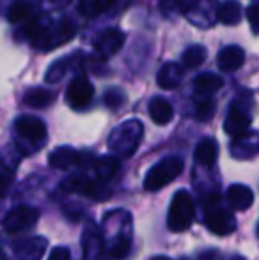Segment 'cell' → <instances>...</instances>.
<instances>
[{
	"mask_svg": "<svg viewBox=\"0 0 259 260\" xmlns=\"http://www.w3.org/2000/svg\"><path fill=\"white\" fill-rule=\"evenodd\" d=\"M195 218V207L194 200H192L190 193L180 189L176 195L172 197V202L169 207V214H167V226L172 232H185L190 229Z\"/></svg>",
	"mask_w": 259,
	"mask_h": 260,
	"instance_id": "3957f363",
	"label": "cell"
},
{
	"mask_svg": "<svg viewBox=\"0 0 259 260\" xmlns=\"http://www.w3.org/2000/svg\"><path fill=\"white\" fill-rule=\"evenodd\" d=\"M14 131L18 135V147L23 154H32L46 142V126L34 115H21L14 120Z\"/></svg>",
	"mask_w": 259,
	"mask_h": 260,
	"instance_id": "7a4b0ae2",
	"label": "cell"
},
{
	"mask_svg": "<svg viewBox=\"0 0 259 260\" xmlns=\"http://www.w3.org/2000/svg\"><path fill=\"white\" fill-rule=\"evenodd\" d=\"M131 250V241H130V234H118L114 236L110 241H108L107 246V253L110 255L112 258H126Z\"/></svg>",
	"mask_w": 259,
	"mask_h": 260,
	"instance_id": "d4e9b609",
	"label": "cell"
},
{
	"mask_svg": "<svg viewBox=\"0 0 259 260\" xmlns=\"http://www.w3.org/2000/svg\"><path fill=\"white\" fill-rule=\"evenodd\" d=\"M181 78H183V68L178 66L176 62H167V64L162 66V69L156 75V83H158L162 89H176L181 83Z\"/></svg>",
	"mask_w": 259,
	"mask_h": 260,
	"instance_id": "d6986e66",
	"label": "cell"
},
{
	"mask_svg": "<svg viewBox=\"0 0 259 260\" xmlns=\"http://www.w3.org/2000/svg\"><path fill=\"white\" fill-rule=\"evenodd\" d=\"M13 179H14V172L11 170L6 163H2V161H0V197L7 191V188L11 186Z\"/></svg>",
	"mask_w": 259,
	"mask_h": 260,
	"instance_id": "d6a6232c",
	"label": "cell"
},
{
	"mask_svg": "<svg viewBox=\"0 0 259 260\" xmlns=\"http://www.w3.org/2000/svg\"><path fill=\"white\" fill-rule=\"evenodd\" d=\"M224 87V80L215 73H204L194 80V92L199 98H210Z\"/></svg>",
	"mask_w": 259,
	"mask_h": 260,
	"instance_id": "ffe728a7",
	"label": "cell"
},
{
	"mask_svg": "<svg viewBox=\"0 0 259 260\" xmlns=\"http://www.w3.org/2000/svg\"><path fill=\"white\" fill-rule=\"evenodd\" d=\"M76 32V27L73 25L71 20H61L57 25H50L45 30V34L32 45L39 50H53L64 43L71 41Z\"/></svg>",
	"mask_w": 259,
	"mask_h": 260,
	"instance_id": "52a82bcc",
	"label": "cell"
},
{
	"mask_svg": "<svg viewBox=\"0 0 259 260\" xmlns=\"http://www.w3.org/2000/svg\"><path fill=\"white\" fill-rule=\"evenodd\" d=\"M243 62H245V52H243L240 46H235V45L222 48L217 57L218 68L225 73H233V71H236V69H240L243 66Z\"/></svg>",
	"mask_w": 259,
	"mask_h": 260,
	"instance_id": "2e32d148",
	"label": "cell"
},
{
	"mask_svg": "<svg viewBox=\"0 0 259 260\" xmlns=\"http://www.w3.org/2000/svg\"><path fill=\"white\" fill-rule=\"evenodd\" d=\"M38 219H39V212L34 207L20 206L7 212L2 225L7 234H21L31 230L38 223Z\"/></svg>",
	"mask_w": 259,
	"mask_h": 260,
	"instance_id": "ba28073f",
	"label": "cell"
},
{
	"mask_svg": "<svg viewBox=\"0 0 259 260\" xmlns=\"http://www.w3.org/2000/svg\"><path fill=\"white\" fill-rule=\"evenodd\" d=\"M259 152V133L256 131H247L245 135L238 138H233L231 154L236 159H249Z\"/></svg>",
	"mask_w": 259,
	"mask_h": 260,
	"instance_id": "9a60e30c",
	"label": "cell"
},
{
	"mask_svg": "<svg viewBox=\"0 0 259 260\" xmlns=\"http://www.w3.org/2000/svg\"><path fill=\"white\" fill-rule=\"evenodd\" d=\"M247 20H249L254 34H259V4H254L247 9Z\"/></svg>",
	"mask_w": 259,
	"mask_h": 260,
	"instance_id": "836d02e7",
	"label": "cell"
},
{
	"mask_svg": "<svg viewBox=\"0 0 259 260\" xmlns=\"http://www.w3.org/2000/svg\"><path fill=\"white\" fill-rule=\"evenodd\" d=\"M144 135V126L140 120L131 119L119 124L108 137V147L119 157H130L135 154Z\"/></svg>",
	"mask_w": 259,
	"mask_h": 260,
	"instance_id": "6da1fadb",
	"label": "cell"
},
{
	"mask_svg": "<svg viewBox=\"0 0 259 260\" xmlns=\"http://www.w3.org/2000/svg\"><path fill=\"white\" fill-rule=\"evenodd\" d=\"M217 20L224 25H236L242 20V6L236 0H227L217 9Z\"/></svg>",
	"mask_w": 259,
	"mask_h": 260,
	"instance_id": "cb8c5ba5",
	"label": "cell"
},
{
	"mask_svg": "<svg viewBox=\"0 0 259 260\" xmlns=\"http://www.w3.org/2000/svg\"><path fill=\"white\" fill-rule=\"evenodd\" d=\"M227 204L233 211H247L254 202V193L249 186L233 184L227 189Z\"/></svg>",
	"mask_w": 259,
	"mask_h": 260,
	"instance_id": "e0dca14e",
	"label": "cell"
},
{
	"mask_svg": "<svg viewBox=\"0 0 259 260\" xmlns=\"http://www.w3.org/2000/svg\"><path fill=\"white\" fill-rule=\"evenodd\" d=\"M69 64H71V57H66V58H59V60H55L48 68V71H46L45 80L48 83H59L61 80L64 78L66 73H68Z\"/></svg>",
	"mask_w": 259,
	"mask_h": 260,
	"instance_id": "f546056e",
	"label": "cell"
},
{
	"mask_svg": "<svg viewBox=\"0 0 259 260\" xmlns=\"http://www.w3.org/2000/svg\"><path fill=\"white\" fill-rule=\"evenodd\" d=\"M34 11V6L31 2H25V0H16L13 2V6L7 9V20L9 23H20V21L27 20L28 16Z\"/></svg>",
	"mask_w": 259,
	"mask_h": 260,
	"instance_id": "4316f807",
	"label": "cell"
},
{
	"mask_svg": "<svg viewBox=\"0 0 259 260\" xmlns=\"http://www.w3.org/2000/svg\"><path fill=\"white\" fill-rule=\"evenodd\" d=\"M257 237H259V225H257Z\"/></svg>",
	"mask_w": 259,
	"mask_h": 260,
	"instance_id": "f35d334b",
	"label": "cell"
},
{
	"mask_svg": "<svg viewBox=\"0 0 259 260\" xmlns=\"http://www.w3.org/2000/svg\"><path fill=\"white\" fill-rule=\"evenodd\" d=\"M82 250L85 260H98L105 251V243L100 230L94 223H87L82 236Z\"/></svg>",
	"mask_w": 259,
	"mask_h": 260,
	"instance_id": "5bb4252c",
	"label": "cell"
},
{
	"mask_svg": "<svg viewBox=\"0 0 259 260\" xmlns=\"http://www.w3.org/2000/svg\"><path fill=\"white\" fill-rule=\"evenodd\" d=\"M203 207L206 211L204 223H206L208 230L211 234H215V236H229L231 232H235V216H233V212L229 209L218 206L217 195H211L210 199H206V202H203Z\"/></svg>",
	"mask_w": 259,
	"mask_h": 260,
	"instance_id": "5b68a950",
	"label": "cell"
},
{
	"mask_svg": "<svg viewBox=\"0 0 259 260\" xmlns=\"http://www.w3.org/2000/svg\"><path fill=\"white\" fill-rule=\"evenodd\" d=\"M94 96V87L83 75H78L69 82L68 89H66V103L71 108L80 110L85 108L91 103Z\"/></svg>",
	"mask_w": 259,
	"mask_h": 260,
	"instance_id": "9c48e42d",
	"label": "cell"
},
{
	"mask_svg": "<svg viewBox=\"0 0 259 260\" xmlns=\"http://www.w3.org/2000/svg\"><path fill=\"white\" fill-rule=\"evenodd\" d=\"M48 27H50V18L36 16L34 20L28 21V25L23 28V34L27 39H31V43H36L43 34H45V30Z\"/></svg>",
	"mask_w": 259,
	"mask_h": 260,
	"instance_id": "83f0119b",
	"label": "cell"
},
{
	"mask_svg": "<svg viewBox=\"0 0 259 260\" xmlns=\"http://www.w3.org/2000/svg\"><path fill=\"white\" fill-rule=\"evenodd\" d=\"M250 124H252V117L247 112L245 106H240L238 103H233L231 108L227 112V117L224 120V131L227 135H231L233 138H238L242 135H245L247 131H250Z\"/></svg>",
	"mask_w": 259,
	"mask_h": 260,
	"instance_id": "8fae6325",
	"label": "cell"
},
{
	"mask_svg": "<svg viewBox=\"0 0 259 260\" xmlns=\"http://www.w3.org/2000/svg\"><path fill=\"white\" fill-rule=\"evenodd\" d=\"M215 115V103L210 100V98H200L195 105V117L199 120H211Z\"/></svg>",
	"mask_w": 259,
	"mask_h": 260,
	"instance_id": "4dcf8cb0",
	"label": "cell"
},
{
	"mask_svg": "<svg viewBox=\"0 0 259 260\" xmlns=\"http://www.w3.org/2000/svg\"><path fill=\"white\" fill-rule=\"evenodd\" d=\"M57 94L53 90L43 89V87H34V89H28L23 96V101L31 108H46L55 101Z\"/></svg>",
	"mask_w": 259,
	"mask_h": 260,
	"instance_id": "7402d4cb",
	"label": "cell"
},
{
	"mask_svg": "<svg viewBox=\"0 0 259 260\" xmlns=\"http://www.w3.org/2000/svg\"><path fill=\"white\" fill-rule=\"evenodd\" d=\"M94 172H96V179L101 182H107L116 177L119 172V161L114 156H103L94 163Z\"/></svg>",
	"mask_w": 259,
	"mask_h": 260,
	"instance_id": "603a6c76",
	"label": "cell"
},
{
	"mask_svg": "<svg viewBox=\"0 0 259 260\" xmlns=\"http://www.w3.org/2000/svg\"><path fill=\"white\" fill-rule=\"evenodd\" d=\"M183 172V159L180 156H167L151 167L144 177V188L148 191H158L160 188L172 182Z\"/></svg>",
	"mask_w": 259,
	"mask_h": 260,
	"instance_id": "277c9868",
	"label": "cell"
},
{
	"mask_svg": "<svg viewBox=\"0 0 259 260\" xmlns=\"http://www.w3.org/2000/svg\"><path fill=\"white\" fill-rule=\"evenodd\" d=\"M149 115H151L155 124L165 126V124H169L172 120L174 110L167 100H163V98H153L151 103H149Z\"/></svg>",
	"mask_w": 259,
	"mask_h": 260,
	"instance_id": "44dd1931",
	"label": "cell"
},
{
	"mask_svg": "<svg viewBox=\"0 0 259 260\" xmlns=\"http://www.w3.org/2000/svg\"><path fill=\"white\" fill-rule=\"evenodd\" d=\"M69 258H71V253H69V250L64 246L53 248V250L50 251V257H48V260H69Z\"/></svg>",
	"mask_w": 259,
	"mask_h": 260,
	"instance_id": "e575fe53",
	"label": "cell"
},
{
	"mask_svg": "<svg viewBox=\"0 0 259 260\" xmlns=\"http://www.w3.org/2000/svg\"><path fill=\"white\" fill-rule=\"evenodd\" d=\"M0 260H9V258H7V255H6V253H4V251H2V250H0Z\"/></svg>",
	"mask_w": 259,
	"mask_h": 260,
	"instance_id": "d590c367",
	"label": "cell"
},
{
	"mask_svg": "<svg viewBox=\"0 0 259 260\" xmlns=\"http://www.w3.org/2000/svg\"><path fill=\"white\" fill-rule=\"evenodd\" d=\"M114 2L116 0H82L78 6V11L85 18H96L101 13L110 9L114 6Z\"/></svg>",
	"mask_w": 259,
	"mask_h": 260,
	"instance_id": "484cf974",
	"label": "cell"
},
{
	"mask_svg": "<svg viewBox=\"0 0 259 260\" xmlns=\"http://www.w3.org/2000/svg\"><path fill=\"white\" fill-rule=\"evenodd\" d=\"M233 260H243V258H240V257H236V258H233Z\"/></svg>",
	"mask_w": 259,
	"mask_h": 260,
	"instance_id": "74e56055",
	"label": "cell"
},
{
	"mask_svg": "<svg viewBox=\"0 0 259 260\" xmlns=\"http://www.w3.org/2000/svg\"><path fill=\"white\" fill-rule=\"evenodd\" d=\"M195 163L203 168H213L215 163H217L218 157V144L213 140V138H203V140L197 144L195 152Z\"/></svg>",
	"mask_w": 259,
	"mask_h": 260,
	"instance_id": "ac0fdd59",
	"label": "cell"
},
{
	"mask_svg": "<svg viewBox=\"0 0 259 260\" xmlns=\"http://www.w3.org/2000/svg\"><path fill=\"white\" fill-rule=\"evenodd\" d=\"M256 2H259V0H256Z\"/></svg>",
	"mask_w": 259,
	"mask_h": 260,
	"instance_id": "ab89813d",
	"label": "cell"
},
{
	"mask_svg": "<svg viewBox=\"0 0 259 260\" xmlns=\"http://www.w3.org/2000/svg\"><path fill=\"white\" fill-rule=\"evenodd\" d=\"M61 188H63L64 191L80 193V195L91 197V199H94V200H105L110 197V189L105 186V182L98 181V179L85 177V175H82V174L68 177L63 184H61Z\"/></svg>",
	"mask_w": 259,
	"mask_h": 260,
	"instance_id": "8992f818",
	"label": "cell"
},
{
	"mask_svg": "<svg viewBox=\"0 0 259 260\" xmlns=\"http://www.w3.org/2000/svg\"><path fill=\"white\" fill-rule=\"evenodd\" d=\"M46 246H48V241L38 236L18 241L13 246L14 260H41L46 251Z\"/></svg>",
	"mask_w": 259,
	"mask_h": 260,
	"instance_id": "4fadbf2b",
	"label": "cell"
},
{
	"mask_svg": "<svg viewBox=\"0 0 259 260\" xmlns=\"http://www.w3.org/2000/svg\"><path fill=\"white\" fill-rule=\"evenodd\" d=\"M151 260H170V258H167V257H155V258H151Z\"/></svg>",
	"mask_w": 259,
	"mask_h": 260,
	"instance_id": "8d00e7d4",
	"label": "cell"
},
{
	"mask_svg": "<svg viewBox=\"0 0 259 260\" xmlns=\"http://www.w3.org/2000/svg\"><path fill=\"white\" fill-rule=\"evenodd\" d=\"M103 101H105V105H107L108 108L116 110V108H119V106L125 105L126 98H125V92H123V90H119V89H108L107 92H105Z\"/></svg>",
	"mask_w": 259,
	"mask_h": 260,
	"instance_id": "1f68e13d",
	"label": "cell"
},
{
	"mask_svg": "<svg viewBox=\"0 0 259 260\" xmlns=\"http://www.w3.org/2000/svg\"><path fill=\"white\" fill-rule=\"evenodd\" d=\"M125 32L119 28H108V30L101 32L98 36L96 43H94V52L100 55L101 58H110L112 55H116L125 45Z\"/></svg>",
	"mask_w": 259,
	"mask_h": 260,
	"instance_id": "7c38bea8",
	"label": "cell"
},
{
	"mask_svg": "<svg viewBox=\"0 0 259 260\" xmlns=\"http://www.w3.org/2000/svg\"><path fill=\"white\" fill-rule=\"evenodd\" d=\"M181 60H183L185 68H188V69L199 68V66L206 60V48H204V46H200V45L190 46V48L185 50L183 58H181Z\"/></svg>",
	"mask_w": 259,
	"mask_h": 260,
	"instance_id": "f1b7e54d",
	"label": "cell"
},
{
	"mask_svg": "<svg viewBox=\"0 0 259 260\" xmlns=\"http://www.w3.org/2000/svg\"><path fill=\"white\" fill-rule=\"evenodd\" d=\"M50 167L59 168V170H66L69 167H85V165L93 163V154H87V152H78L73 147H57L55 151H52V154L48 156Z\"/></svg>",
	"mask_w": 259,
	"mask_h": 260,
	"instance_id": "30bf717a",
	"label": "cell"
}]
</instances>
